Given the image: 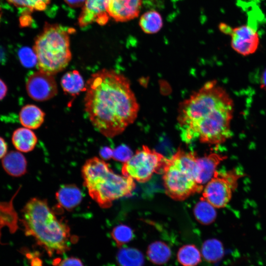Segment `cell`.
Returning a JSON list of instances; mask_svg holds the SVG:
<instances>
[{
    "mask_svg": "<svg viewBox=\"0 0 266 266\" xmlns=\"http://www.w3.org/2000/svg\"><path fill=\"white\" fill-rule=\"evenodd\" d=\"M201 253L206 261L215 263L220 260L223 256V245L216 239L207 240L202 244Z\"/></svg>",
    "mask_w": 266,
    "mask_h": 266,
    "instance_id": "obj_25",
    "label": "cell"
},
{
    "mask_svg": "<svg viewBox=\"0 0 266 266\" xmlns=\"http://www.w3.org/2000/svg\"><path fill=\"white\" fill-rule=\"evenodd\" d=\"M81 172L89 195L102 208L110 207L115 200L131 196L135 188L133 178L115 173L108 164L97 157L87 160Z\"/></svg>",
    "mask_w": 266,
    "mask_h": 266,
    "instance_id": "obj_3",
    "label": "cell"
},
{
    "mask_svg": "<svg viewBox=\"0 0 266 266\" xmlns=\"http://www.w3.org/2000/svg\"><path fill=\"white\" fill-rule=\"evenodd\" d=\"M142 0H106L108 14L114 21L125 22L137 17Z\"/></svg>",
    "mask_w": 266,
    "mask_h": 266,
    "instance_id": "obj_12",
    "label": "cell"
},
{
    "mask_svg": "<svg viewBox=\"0 0 266 266\" xmlns=\"http://www.w3.org/2000/svg\"><path fill=\"white\" fill-rule=\"evenodd\" d=\"M18 56L21 63L25 67H31L36 64V57L33 49L28 47H22L18 51Z\"/></svg>",
    "mask_w": 266,
    "mask_h": 266,
    "instance_id": "obj_29",
    "label": "cell"
},
{
    "mask_svg": "<svg viewBox=\"0 0 266 266\" xmlns=\"http://www.w3.org/2000/svg\"><path fill=\"white\" fill-rule=\"evenodd\" d=\"M261 87L266 91V69L263 72L261 79Z\"/></svg>",
    "mask_w": 266,
    "mask_h": 266,
    "instance_id": "obj_38",
    "label": "cell"
},
{
    "mask_svg": "<svg viewBox=\"0 0 266 266\" xmlns=\"http://www.w3.org/2000/svg\"><path fill=\"white\" fill-rule=\"evenodd\" d=\"M197 156L195 153L179 149L167 159L163 170L166 194L176 200H183L203 188L199 181Z\"/></svg>",
    "mask_w": 266,
    "mask_h": 266,
    "instance_id": "obj_5",
    "label": "cell"
},
{
    "mask_svg": "<svg viewBox=\"0 0 266 266\" xmlns=\"http://www.w3.org/2000/svg\"><path fill=\"white\" fill-rule=\"evenodd\" d=\"M70 30L58 24L45 23L33 48L39 70L54 75L68 65L72 58L69 34L73 32Z\"/></svg>",
    "mask_w": 266,
    "mask_h": 266,
    "instance_id": "obj_4",
    "label": "cell"
},
{
    "mask_svg": "<svg viewBox=\"0 0 266 266\" xmlns=\"http://www.w3.org/2000/svg\"><path fill=\"white\" fill-rule=\"evenodd\" d=\"M167 160L162 154L143 145L124 163L122 173L124 176L144 183L150 179L154 173H163Z\"/></svg>",
    "mask_w": 266,
    "mask_h": 266,
    "instance_id": "obj_8",
    "label": "cell"
},
{
    "mask_svg": "<svg viewBox=\"0 0 266 266\" xmlns=\"http://www.w3.org/2000/svg\"><path fill=\"white\" fill-rule=\"evenodd\" d=\"M231 45L238 54L246 56L255 53L260 44L257 31L249 25L244 24L233 28Z\"/></svg>",
    "mask_w": 266,
    "mask_h": 266,
    "instance_id": "obj_11",
    "label": "cell"
},
{
    "mask_svg": "<svg viewBox=\"0 0 266 266\" xmlns=\"http://www.w3.org/2000/svg\"><path fill=\"white\" fill-rule=\"evenodd\" d=\"M20 220L27 236L34 238L38 245L51 256L62 254L74 240L68 225L59 220L45 200L30 199L21 211Z\"/></svg>",
    "mask_w": 266,
    "mask_h": 266,
    "instance_id": "obj_2",
    "label": "cell"
},
{
    "mask_svg": "<svg viewBox=\"0 0 266 266\" xmlns=\"http://www.w3.org/2000/svg\"><path fill=\"white\" fill-rule=\"evenodd\" d=\"M59 266H84V265L80 259L71 257L61 261Z\"/></svg>",
    "mask_w": 266,
    "mask_h": 266,
    "instance_id": "obj_31",
    "label": "cell"
},
{
    "mask_svg": "<svg viewBox=\"0 0 266 266\" xmlns=\"http://www.w3.org/2000/svg\"><path fill=\"white\" fill-rule=\"evenodd\" d=\"M30 14V12L27 11L22 14L19 18L20 25L21 27H25L30 26L32 21Z\"/></svg>",
    "mask_w": 266,
    "mask_h": 266,
    "instance_id": "obj_32",
    "label": "cell"
},
{
    "mask_svg": "<svg viewBox=\"0 0 266 266\" xmlns=\"http://www.w3.org/2000/svg\"><path fill=\"white\" fill-rule=\"evenodd\" d=\"M7 90L8 89L6 85L0 79V100L5 97Z\"/></svg>",
    "mask_w": 266,
    "mask_h": 266,
    "instance_id": "obj_36",
    "label": "cell"
},
{
    "mask_svg": "<svg viewBox=\"0 0 266 266\" xmlns=\"http://www.w3.org/2000/svg\"><path fill=\"white\" fill-rule=\"evenodd\" d=\"M15 7L23 8L31 12L44 10L51 0H6Z\"/></svg>",
    "mask_w": 266,
    "mask_h": 266,
    "instance_id": "obj_27",
    "label": "cell"
},
{
    "mask_svg": "<svg viewBox=\"0 0 266 266\" xmlns=\"http://www.w3.org/2000/svg\"><path fill=\"white\" fill-rule=\"evenodd\" d=\"M61 85L64 92L72 96L79 95L86 90V83L77 70L66 72L61 78Z\"/></svg>",
    "mask_w": 266,
    "mask_h": 266,
    "instance_id": "obj_20",
    "label": "cell"
},
{
    "mask_svg": "<svg viewBox=\"0 0 266 266\" xmlns=\"http://www.w3.org/2000/svg\"><path fill=\"white\" fill-rule=\"evenodd\" d=\"M234 104L221 107L209 115L180 129L183 140L189 143L196 140L212 145L220 144L232 136L231 124Z\"/></svg>",
    "mask_w": 266,
    "mask_h": 266,
    "instance_id": "obj_6",
    "label": "cell"
},
{
    "mask_svg": "<svg viewBox=\"0 0 266 266\" xmlns=\"http://www.w3.org/2000/svg\"><path fill=\"white\" fill-rule=\"evenodd\" d=\"M233 103L231 97L215 80L206 83L179 105L177 117L180 129L193 123L213 110Z\"/></svg>",
    "mask_w": 266,
    "mask_h": 266,
    "instance_id": "obj_7",
    "label": "cell"
},
{
    "mask_svg": "<svg viewBox=\"0 0 266 266\" xmlns=\"http://www.w3.org/2000/svg\"><path fill=\"white\" fill-rule=\"evenodd\" d=\"M113 151L108 147H103L100 151V155L102 160H109L112 158Z\"/></svg>",
    "mask_w": 266,
    "mask_h": 266,
    "instance_id": "obj_33",
    "label": "cell"
},
{
    "mask_svg": "<svg viewBox=\"0 0 266 266\" xmlns=\"http://www.w3.org/2000/svg\"><path fill=\"white\" fill-rule=\"evenodd\" d=\"M12 142L14 147L21 152H29L34 148L37 138L31 129L19 128L15 130L12 135Z\"/></svg>",
    "mask_w": 266,
    "mask_h": 266,
    "instance_id": "obj_18",
    "label": "cell"
},
{
    "mask_svg": "<svg viewBox=\"0 0 266 266\" xmlns=\"http://www.w3.org/2000/svg\"><path fill=\"white\" fill-rule=\"evenodd\" d=\"M226 158V156L216 153H210L198 158L200 183L203 185L208 182L213 176L218 166Z\"/></svg>",
    "mask_w": 266,
    "mask_h": 266,
    "instance_id": "obj_16",
    "label": "cell"
},
{
    "mask_svg": "<svg viewBox=\"0 0 266 266\" xmlns=\"http://www.w3.org/2000/svg\"><path fill=\"white\" fill-rule=\"evenodd\" d=\"M45 114L34 104L24 106L19 112V120L25 128L36 129L43 123Z\"/></svg>",
    "mask_w": 266,
    "mask_h": 266,
    "instance_id": "obj_19",
    "label": "cell"
},
{
    "mask_svg": "<svg viewBox=\"0 0 266 266\" xmlns=\"http://www.w3.org/2000/svg\"><path fill=\"white\" fill-rule=\"evenodd\" d=\"M1 10H0V19H1Z\"/></svg>",
    "mask_w": 266,
    "mask_h": 266,
    "instance_id": "obj_39",
    "label": "cell"
},
{
    "mask_svg": "<svg viewBox=\"0 0 266 266\" xmlns=\"http://www.w3.org/2000/svg\"><path fill=\"white\" fill-rule=\"evenodd\" d=\"M219 29L223 33L230 35L233 28L225 23H221L219 25Z\"/></svg>",
    "mask_w": 266,
    "mask_h": 266,
    "instance_id": "obj_37",
    "label": "cell"
},
{
    "mask_svg": "<svg viewBox=\"0 0 266 266\" xmlns=\"http://www.w3.org/2000/svg\"><path fill=\"white\" fill-rule=\"evenodd\" d=\"M7 148L6 142L0 136V159H2L7 153Z\"/></svg>",
    "mask_w": 266,
    "mask_h": 266,
    "instance_id": "obj_35",
    "label": "cell"
},
{
    "mask_svg": "<svg viewBox=\"0 0 266 266\" xmlns=\"http://www.w3.org/2000/svg\"><path fill=\"white\" fill-rule=\"evenodd\" d=\"M26 88L29 97L38 101L49 100L58 93V86L53 75L40 70L29 75Z\"/></svg>",
    "mask_w": 266,
    "mask_h": 266,
    "instance_id": "obj_10",
    "label": "cell"
},
{
    "mask_svg": "<svg viewBox=\"0 0 266 266\" xmlns=\"http://www.w3.org/2000/svg\"><path fill=\"white\" fill-rule=\"evenodd\" d=\"M212 204L201 197L196 204L194 213L196 219L202 225H209L216 218V211Z\"/></svg>",
    "mask_w": 266,
    "mask_h": 266,
    "instance_id": "obj_24",
    "label": "cell"
},
{
    "mask_svg": "<svg viewBox=\"0 0 266 266\" xmlns=\"http://www.w3.org/2000/svg\"><path fill=\"white\" fill-rule=\"evenodd\" d=\"M109 18L106 8V0H86L78 18V23L81 28L95 22L103 26L107 23Z\"/></svg>",
    "mask_w": 266,
    "mask_h": 266,
    "instance_id": "obj_13",
    "label": "cell"
},
{
    "mask_svg": "<svg viewBox=\"0 0 266 266\" xmlns=\"http://www.w3.org/2000/svg\"><path fill=\"white\" fill-rule=\"evenodd\" d=\"M131 150L126 145H121L113 151V159L115 161L126 162L133 156Z\"/></svg>",
    "mask_w": 266,
    "mask_h": 266,
    "instance_id": "obj_30",
    "label": "cell"
},
{
    "mask_svg": "<svg viewBox=\"0 0 266 266\" xmlns=\"http://www.w3.org/2000/svg\"><path fill=\"white\" fill-rule=\"evenodd\" d=\"M59 206L67 210H71L81 202L82 195L80 190L75 185L62 186L56 194Z\"/></svg>",
    "mask_w": 266,
    "mask_h": 266,
    "instance_id": "obj_17",
    "label": "cell"
},
{
    "mask_svg": "<svg viewBox=\"0 0 266 266\" xmlns=\"http://www.w3.org/2000/svg\"><path fill=\"white\" fill-rule=\"evenodd\" d=\"M111 236L119 247L130 242L133 237L132 229L125 225H119L114 227Z\"/></svg>",
    "mask_w": 266,
    "mask_h": 266,
    "instance_id": "obj_28",
    "label": "cell"
},
{
    "mask_svg": "<svg viewBox=\"0 0 266 266\" xmlns=\"http://www.w3.org/2000/svg\"><path fill=\"white\" fill-rule=\"evenodd\" d=\"M177 259L183 266H196L201 261V255L195 245H185L178 250Z\"/></svg>",
    "mask_w": 266,
    "mask_h": 266,
    "instance_id": "obj_26",
    "label": "cell"
},
{
    "mask_svg": "<svg viewBox=\"0 0 266 266\" xmlns=\"http://www.w3.org/2000/svg\"><path fill=\"white\" fill-rule=\"evenodd\" d=\"M171 250L165 243L157 241L149 245L147 255L150 261L154 264L166 263L171 257Z\"/></svg>",
    "mask_w": 266,
    "mask_h": 266,
    "instance_id": "obj_23",
    "label": "cell"
},
{
    "mask_svg": "<svg viewBox=\"0 0 266 266\" xmlns=\"http://www.w3.org/2000/svg\"><path fill=\"white\" fill-rule=\"evenodd\" d=\"M86 87L85 110L94 127L104 136L121 134L136 119L139 105L123 74L101 69L91 75Z\"/></svg>",
    "mask_w": 266,
    "mask_h": 266,
    "instance_id": "obj_1",
    "label": "cell"
},
{
    "mask_svg": "<svg viewBox=\"0 0 266 266\" xmlns=\"http://www.w3.org/2000/svg\"><path fill=\"white\" fill-rule=\"evenodd\" d=\"M64 1L70 7L72 8H78L83 7L86 0H64Z\"/></svg>",
    "mask_w": 266,
    "mask_h": 266,
    "instance_id": "obj_34",
    "label": "cell"
},
{
    "mask_svg": "<svg viewBox=\"0 0 266 266\" xmlns=\"http://www.w3.org/2000/svg\"><path fill=\"white\" fill-rule=\"evenodd\" d=\"M119 266H143L144 259L142 253L133 248H121L116 256Z\"/></svg>",
    "mask_w": 266,
    "mask_h": 266,
    "instance_id": "obj_22",
    "label": "cell"
},
{
    "mask_svg": "<svg viewBox=\"0 0 266 266\" xmlns=\"http://www.w3.org/2000/svg\"><path fill=\"white\" fill-rule=\"evenodd\" d=\"M139 25L147 34H154L159 32L163 26V20L160 13L154 10H149L140 17Z\"/></svg>",
    "mask_w": 266,
    "mask_h": 266,
    "instance_id": "obj_21",
    "label": "cell"
},
{
    "mask_svg": "<svg viewBox=\"0 0 266 266\" xmlns=\"http://www.w3.org/2000/svg\"><path fill=\"white\" fill-rule=\"evenodd\" d=\"M20 189V187L8 201H0V240L3 228H8L11 233H15L19 228L18 215L14 207L13 200Z\"/></svg>",
    "mask_w": 266,
    "mask_h": 266,
    "instance_id": "obj_15",
    "label": "cell"
},
{
    "mask_svg": "<svg viewBox=\"0 0 266 266\" xmlns=\"http://www.w3.org/2000/svg\"><path fill=\"white\" fill-rule=\"evenodd\" d=\"M1 164L4 170L12 177H21L27 172V162L20 151L7 152L2 159Z\"/></svg>",
    "mask_w": 266,
    "mask_h": 266,
    "instance_id": "obj_14",
    "label": "cell"
},
{
    "mask_svg": "<svg viewBox=\"0 0 266 266\" xmlns=\"http://www.w3.org/2000/svg\"><path fill=\"white\" fill-rule=\"evenodd\" d=\"M235 169L227 172L216 171L203 189L202 197L215 208L225 207L230 201L233 192L241 177Z\"/></svg>",
    "mask_w": 266,
    "mask_h": 266,
    "instance_id": "obj_9",
    "label": "cell"
}]
</instances>
